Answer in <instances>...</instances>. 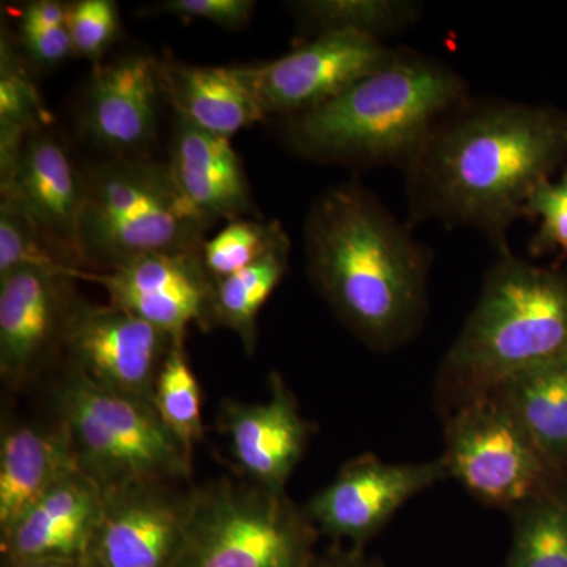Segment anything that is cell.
<instances>
[{
	"instance_id": "cell-1",
	"label": "cell",
	"mask_w": 567,
	"mask_h": 567,
	"mask_svg": "<svg viewBox=\"0 0 567 567\" xmlns=\"http://www.w3.org/2000/svg\"><path fill=\"white\" fill-rule=\"evenodd\" d=\"M567 164V111L475 100L440 122L405 169L410 223L484 235L496 254L540 183Z\"/></svg>"
},
{
	"instance_id": "cell-2",
	"label": "cell",
	"mask_w": 567,
	"mask_h": 567,
	"mask_svg": "<svg viewBox=\"0 0 567 567\" xmlns=\"http://www.w3.org/2000/svg\"><path fill=\"white\" fill-rule=\"evenodd\" d=\"M308 274L365 344L390 349L423 322L432 256L358 181L324 189L305 223Z\"/></svg>"
},
{
	"instance_id": "cell-3",
	"label": "cell",
	"mask_w": 567,
	"mask_h": 567,
	"mask_svg": "<svg viewBox=\"0 0 567 567\" xmlns=\"http://www.w3.org/2000/svg\"><path fill=\"white\" fill-rule=\"evenodd\" d=\"M470 99L453 66L398 48L393 61L338 99L282 121V141L308 162L405 173L440 122Z\"/></svg>"
},
{
	"instance_id": "cell-4",
	"label": "cell",
	"mask_w": 567,
	"mask_h": 567,
	"mask_svg": "<svg viewBox=\"0 0 567 567\" xmlns=\"http://www.w3.org/2000/svg\"><path fill=\"white\" fill-rule=\"evenodd\" d=\"M567 354V275L498 254L472 315L446 358L470 399Z\"/></svg>"
},
{
	"instance_id": "cell-5",
	"label": "cell",
	"mask_w": 567,
	"mask_h": 567,
	"mask_svg": "<svg viewBox=\"0 0 567 567\" xmlns=\"http://www.w3.org/2000/svg\"><path fill=\"white\" fill-rule=\"evenodd\" d=\"M82 169V270L102 274L144 254L203 248L208 226L183 199L167 164L107 158Z\"/></svg>"
},
{
	"instance_id": "cell-6",
	"label": "cell",
	"mask_w": 567,
	"mask_h": 567,
	"mask_svg": "<svg viewBox=\"0 0 567 567\" xmlns=\"http://www.w3.org/2000/svg\"><path fill=\"white\" fill-rule=\"evenodd\" d=\"M78 465L103 492L136 483H183L193 457L164 427L155 406L103 390L66 369L52 395Z\"/></svg>"
},
{
	"instance_id": "cell-7",
	"label": "cell",
	"mask_w": 567,
	"mask_h": 567,
	"mask_svg": "<svg viewBox=\"0 0 567 567\" xmlns=\"http://www.w3.org/2000/svg\"><path fill=\"white\" fill-rule=\"evenodd\" d=\"M315 528L284 492L229 477L193 488L178 567H311Z\"/></svg>"
},
{
	"instance_id": "cell-8",
	"label": "cell",
	"mask_w": 567,
	"mask_h": 567,
	"mask_svg": "<svg viewBox=\"0 0 567 567\" xmlns=\"http://www.w3.org/2000/svg\"><path fill=\"white\" fill-rule=\"evenodd\" d=\"M443 461L477 498L516 507L536 498L546 458L502 395L488 393L466 401L451 421Z\"/></svg>"
},
{
	"instance_id": "cell-9",
	"label": "cell",
	"mask_w": 567,
	"mask_h": 567,
	"mask_svg": "<svg viewBox=\"0 0 567 567\" xmlns=\"http://www.w3.org/2000/svg\"><path fill=\"white\" fill-rule=\"evenodd\" d=\"M398 48L354 31L319 33L274 61L240 65L265 118L297 117L393 61Z\"/></svg>"
},
{
	"instance_id": "cell-10",
	"label": "cell",
	"mask_w": 567,
	"mask_h": 567,
	"mask_svg": "<svg viewBox=\"0 0 567 567\" xmlns=\"http://www.w3.org/2000/svg\"><path fill=\"white\" fill-rule=\"evenodd\" d=\"M175 342L159 328L112 305L78 301L63 336L66 369L103 388L153 404L164 358Z\"/></svg>"
},
{
	"instance_id": "cell-11",
	"label": "cell",
	"mask_w": 567,
	"mask_h": 567,
	"mask_svg": "<svg viewBox=\"0 0 567 567\" xmlns=\"http://www.w3.org/2000/svg\"><path fill=\"white\" fill-rule=\"evenodd\" d=\"M136 483L103 492V514L89 559L95 567H178L193 488Z\"/></svg>"
},
{
	"instance_id": "cell-12",
	"label": "cell",
	"mask_w": 567,
	"mask_h": 567,
	"mask_svg": "<svg viewBox=\"0 0 567 567\" xmlns=\"http://www.w3.org/2000/svg\"><path fill=\"white\" fill-rule=\"evenodd\" d=\"M162 96L155 55L125 52L95 63L82 93L80 132L110 158H151Z\"/></svg>"
},
{
	"instance_id": "cell-13",
	"label": "cell",
	"mask_w": 567,
	"mask_h": 567,
	"mask_svg": "<svg viewBox=\"0 0 567 567\" xmlns=\"http://www.w3.org/2000/svg\"><path fill=\"white\" fill-rule=\"evenodd\" d=\"M200 249L144 254L102 274L76 270L73 276L103 287L110 305L185 344L189 324L207 328L215 284L205 271Z\"/></svg>"
},
{
	"instance_id": "cell-14",
	"label": "cell",
	"mask_w": 567,
	"mask_h": 567,
	"mask_svg": "<svg viewBox=\"0 0 567 567\" xmlns=\"http://www.w3.org/2000/svg\"><path fill=\"white\" fill-rule=\"evenodd\" d=\"M73 271L21 268L0 278V377L7 386L20 390L62 352L81 298Z\"/></svg>"
},
{
	"instance_id": "cell-15",
	"label": "cell",
	"mask_w": 567,
	"mask_h": 567,
	"mask_svg": "<svg viewBox=\"0 0 567 567\" xmlns=\"http://www.w3.org/2000/svg\"><path fill=\"white\" fill-rule=\"evenodd\" d=\"M0 194L20 205L74 270H82L78 230L85 203L84 169L50 128L25 137L0 175Z\"/></svg>"
},
{
	"instance_id": "cell-16",
	"label": "cell",
	"mask_w": 567,
	"mask_h": 567,
	"mask_svg": "<svg viewBox=\"0 0 567 567\" xmlns=\"http://www.w3.org/2000/svg\"><path fill=\"white\" fill-rule=\"evenodd\" d=\"M446 473L443 458L432 464L391 465L375 456L358 457L311 499L306 514L327 535L363 543L406 499Z\"/></svg>"
},
{
	"instance_id": "cell-17",
	"label": "cell",
	"mask_w": 567,
	"mask_h": 567,
	"mask_svg": "<svg viewBox=\"0 0 567 567\" xmlns=\"http://www.w3.org/2000/svg\"><path fill=\"white\" fill-rule=\"evenodd\" d=\"M218 424L244 481L284 492L308 446L309 423L281 377L270 375V398L265 402H224Z\"/></svg>"
},
{
	"instance_id": "cell-18",
	"label": "cell",
	"mask_w": 567,
	"mask_h": 567,
	"mask_svg": "<svg viewBox=\"0 0 567 567\" xmlns=\"http://www.w3.org/2000/svg\"><path fill=\"white\" fill-rule=\"evenodd\" d=\"M103 502L102 487L84 473L63 477L0 533L3 561L89 558Z\"/></svg>"
},
{
	"instance_id": "cell-19",
	"label": "cell",
	"mask_w": 567,
	"mask_h": 567,
	"mask_svg": "<svg viewBox=\"0 0 567 567\" xmlns=\"http://www.w3.org/2000/svg\"><path fill=\"white\" fill-rule=\"evenodd\" d=\"M167 167L183 199L208 227L259 215L244 163L227 137L175 117Z\"/></svg>"
},
{
	"instance_id": "cell-20",
	"label": "cell",
	"mask_w": 567,
	"mask_h": 567,
	"mask_svg": "<svg viewBox=\"0 0 567 567\" xmlns=\"http://www.w3.org/2000/svg\"><path fill=\"white\" fill-rule=\"evenodd\" d=\"M158 76L175 117L203 132L233 140L241 130L267 121L240 65H192L164 55L158 58Z\"/></svg>"
},
{
	"instance_id": "cell-21",
	"label": "cell",
	"mask_w": 567,
	"mask_h": 567,
	"mask_svg": "<svg viewBox=\"0 0 567 567\" xmlns=\"http://www.w3.org/2000/svg\"><path fill=\"white\" fill-rule=\"evenodd\" d=\"M81 472L70 436L52 425L3 423L0 434V533L71 473Z\"/></svg>"
},
{
	"instance_id": "cell-22",
	"label": "cell",
	"mask_w": 567,
	"mask_h": 567,
	"mask_svg": "<svg viewBox=\"0 0 567 567\" xmlns=\"http://www.w3.org/2000/svg\"><path fill=\"white\" fill-rule=\"evenodd\" d=\"M544 458L567 457V354L522 372L494 391Z\"/></svg>"
},
{
	"instance_id": "cell-23",
	"label": "cell",
	"mask_w": 567,
	"mask_h": 567,
	"mask_svg": "<svg viewBox=\"0 0 567 567\" xmlns=\"http://www.w3.org/2000/svg\"><path fill=\"white\" fill-rule=\"evenodd\" d=\"M290 240L229 278L213 284L207 328H227L240 338L246 353L257 342V319L268 298L289 270Z\"/></svg>"
},
{
	"instance_id": "cell-24",
	"label": "cell",
	"mask_w": 567,
	"mask_h": 567,
	"mask_svg": "<svg viewBox=\"0 0 567 567\" xmlns=\"http://www.w3.org/2000/svg\"><path fill=\"white\" fill-rule=\"evenodd\" d=\"M51 114L32 70L21 54L13 33L2 28L0 37V175L6 174L17 158L25 137L50 128Z\"/></svg>"
},
{
	"instance_id": "cell-25",
	"label": "cell",
	"mask_w": 567,
	"mask_h": 567,
	"mask_svg": "<svg viewBox=\"0 0 567 567\" xmlns=\"http://www.w3.org/2000/svg\"><path fill=\"white\" fill-rule=\"evenodd\" d=\"M301 31L312 37L354 31L383 41L420 21L423 7L410 0H300L287 3Z\"/></svg>"
},
{
	"instance_id": "cell-26",
	"label": "cell",
	"mask_w": 567,
	"mask_h": 567,
	"mask_svg": "<svg viewBox=\"0 0 567 567\" xmlns=\"http://www.w3.org/2000/svg\"><path fill=\"white\" fill-rule=\"evenodd\" d=\"M153 406L164 427L193 457L196 443L204 439L203 394L185 353V344H175L164 358L155 391Z\"/></svg>"
},
{
	"instance_id": "cell-27",
	"label": "cell",
	"mask_w": 567,
	"mask_h": 567,
	"mask_svg": "<svg viewBox=\"0 0 567 567\" xmlns=\"http://www.w3.org/2000/svg\"><path fill=\"white\" fill-rule=\"evenodd\" d=\"M287 240L289 235L276 219L240 218L205 240L200 256L205 271L213 282H218L256 264Z\"/></svg>"
},
{
	"instance_id": "cell-28",
	"label": "cell",
	"mask_w": 567,
	"mask_h": 567,
	"mask_svg": "<svg viewBox=\"0 0 567 567\" xmlns=\"http://www.w3.org/2000/svg\"><path fill=\"white\" fill-rule=\"evenodd\" d=\"M520 507L506 567H567V506L536 496Z\"/></svg>"
},
{
	"instance_id": "cell-29",
	"label": "cell",
	"mask_w": 567,
	"mask_h": 567,
	"mask_svg": "<svg viewBox=\"0 0 567 567\" xmlns=\"http://www.w3.org/2000/svg\"><path fill=\"white\" fill-rule=\"evenodd\" d=\"M17 41L21 54L32 69H58L73 58L66 2L32 0L17 11Z\"/></svg>"
},
{
	"instance_id": "cell-30",
	"label": "cell",
	"mask_w": 567,
	"mask_h": 567,
	"mask_svg": "<svg viewBox=\"0 0 567 567\" xmlns=\"http://www.w3.org/2000/svg\"><path fill=\"white\" fill-rule=\"evenodd\" d=\"M21 268L73 271L31 215L0 197V278Z\"/></svg>"
},
{
	"instance_id": "cell-31",
	"label": "cell",
	"mask_w": 567,
	"mask_h": 567,
	"mask_svg": "<svg viewBox=\"0 0 567 567\" xmlns=\"http://www.w3.org/2000/svg\"><path fill=\"white\" fill-rule=\"evenodd\" d=\"M66 24L74 58L93 65L104 61L121 37V13L114 0L66 2Z\"/></svg>"
},
{
	"instance_id": "cell-32",
	"label": "cell",
	"mask_w": 567,
	"mask_h": 567,
	"mask_svg": "<svg viewBox=\"0 0 567 567\" xmlns=\"http://www.w3.org/2000/svg\"><path fill=\"white\" fill-rule=\"evenodd\" d=\"M525 218L539 221L528 246L533 257L567 254V164L557 181L540 183L533 192L525 205Z\"/></svg>"
},
{
	"instance_id": "cell-33",
	"label": "cell",
	"mask_w": 567,
	"mask_h": 567,
	"mask_svg": "<svg viewBox=\"0 0 567 567\" xmlns=\"http://www.w3.org/2000/svg\"><path fill=\"white\" fill-rule=\"evenodd\" d=\"M254 10L252 0H164L144 7L141 17L171 14L178 20H203L227 31H238L251 21Z\"/></svg>"
},
{
	"instance_id": "cell-34",
	"label": "cell",
	"mask_w": 567,
	"mask_h": 567,
	"mask_svg": "<svg viewBox=\"0 0 567 567\" xmlns=\"http://www.w3.org/2000/svg\"><path fill=\"white\" fill-rule=\"evenodd\" d=\"M3 567H95L91 559H37V561H3Z\"/></svg>"
},
{
	"instance_id": "cell-35",
	"label": "cell",
	"mask_w": 567,
	"mask_h": 567,
	"mask_svg": "<svg viewBox=\"0 0 567 567\" xmlns=\"http://www.w3.org/2000/svg\"><path fill=\"white\" fill-rule=\"evenodd\" d=\"M330 567H368L363 565L361 561H341L336 563V565H331Z\"/></svg>"
}]
</instances>
